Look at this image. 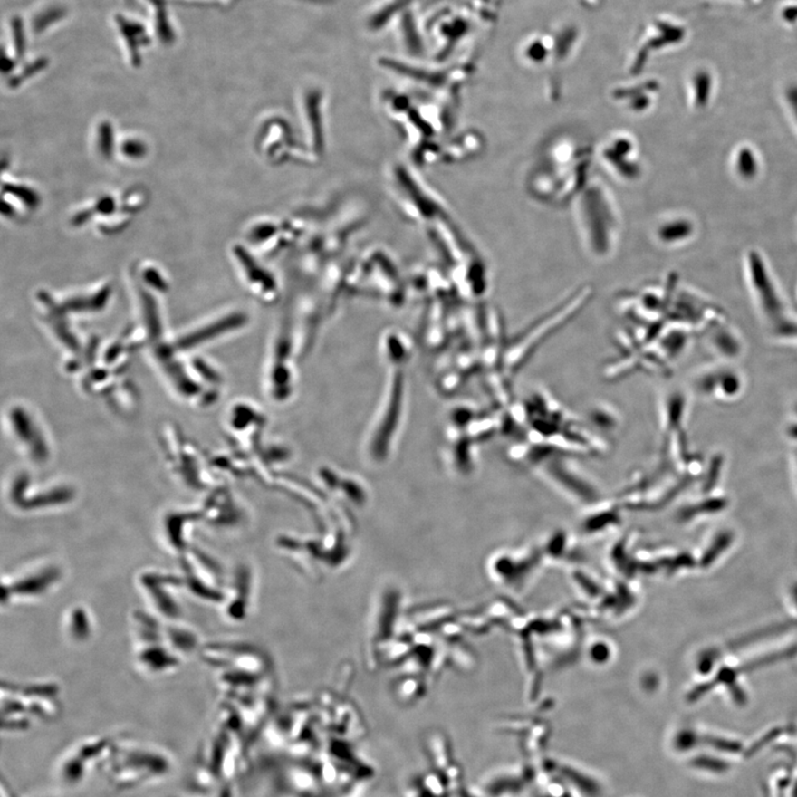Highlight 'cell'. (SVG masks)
<instances>
[{
	"label": "cell",
	"instance_id": "cell-1",
	"mask_svg": "<svg viewBox=\"0 0 797 797\" xmlns=\"http://www.w3.org/2000/svg\"><path fill=\"white\" fill-rule=\"evenodd\" d=\"M600 158L602 166L618 181L630 182L639 177V153L629 134L620 132L608 137L601 144Z\"/></svg>",
	"mask_w": 797,
	"mask_h": 797
},
{
	"label": "cell",
	"instance_id": "cell-5",
	"mask_svg": "<svg viewBox=\"0 0 797 797\" xmlns=\"http://www.w3.org/2000/svg\"><path fill=\"white\" fill-rule=\"evenodd\" d=\"M784 17L786 20H790V22H792V20L797 19V7L785 10Z\"/></svg>",
	"mask_w": 797,
	"mask_h": 797
},
{
	"label": "cell",
	"instance_id": "cell-3",
	"mask_svg": "<svg viewBox=\"0 0 797 797\" xmlns=\"http://www.w3.org/2000/svg\"><path fill=\"white\" fill-rule=\"evenodd\" d=\"M86 772V762L78 754L76 756L70 755L60 764L59 775L64 783L76 785L82 781Z\"/></svg>",
	"mask_w": 797,
	"mask_h": 797
},
{
	"label": "cell",
	"instance_id": "cell-2",
	"mask_svg": "<svg viewBox=\"0 0 797 797\" xmlns=\"http://www.w3.org/2000/svg\"><path fill=\"white\" fill-rule=\"evenodd\" d=\"M57 576L56 571L53 570V568L49 571L34 572V574H30L28 577L14 582V585H18V587L8 586L10 588L9 596H14L17 591L18 594L16 596L19 595L20 597L43 595L42 592L46 591L56 581Z\"/></svg>",
	"mask_w": 797,
	"mask_h": 797
},
{
	"label": "cell",
	"instance_id": "cell-4",
	"mask_svg": "<svg viewBox=\"0 0 797 797\" xmlns=\"http://www.w3.org/2000/svg\"><path fill=\"white\" fill-rule=\"evenodd\" d=\"M695 82L696 88V101L701 103L705 102L707 99V96L710 94L711 88V79L710 76H707V73L701 72L696 74Z\"/></svg>",
	"mask_w": 797,
	"mask_h": 797
}]
</instances>
